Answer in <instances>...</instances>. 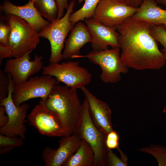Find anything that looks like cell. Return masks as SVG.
Masks as SVG:
<instances>
[{
  "label": "cell",
  "mask_w": 166,
  "mask_h": 166,
  "mask_svg": "<svg viewBox=\"0 0 166 166\" xmlns=\"http://www.w3.org/2000/svg\"><path fill=\"white\" fill-rule=\"evenodd\" d=\"M150 25L132 16L115 26L119 33L121 57L128 67L134 69H159L166 59L151 34Z\"/></svg>",
  "instance_id": "cell-1"
},
{
  "label": "cell",
  "mask_w": 166,
  "mask_h": 166,
  "mask_svg": "<svg viewBox=\"0 0 166 166\" xmlns=\"http://www.w3.org/2000/svg\"><path fill=\"white\" fill-rule=\"evenodd\" d=\"M44 102L60 121L66 136L72 135L79 124L82 108L77 90L57 84Z\"/></svg>",
  "instance_id": "cell-2"
},
{
  "label": "cell",
  "mask_w": 166,
  "mask_h": 166,
  "mask_svg": "<svg viewBox=\"0 0 166 166\" xmlns=\"http://www.w3.org/2000/svg\"><path fill=\"white\" fill-rule=\"evenodd\" d=\"M6 17L11 31L7 45L0 47V66L3 59L20 57L35 49L40 42L39 32L27 22L14 15H7Z\"/></svg>",
  "instance_id": "cell-3"
},
{
  "label": "cell",
  "mask_w": 166,
  "mask_h": 166,
  "mask_svg": "<svg viewBox=\"0 0 166 166\" xmlns=\"http://www.w3.org/2000/svg\"><path fill=\"white\" fill-rule=\"evenodd\" d=\"M85 140L94 152L93 166H105L108 150L106 145L107 135L100 130L94 123L86 98L82 105L81 116L77 127L73 133Z\"/></svg>",
  "instance_id": "cell-4"
},
{
  "label": "cell",
  "mask_w": 166,
  "mask_h": 166,
  "mask_svg": "<svg viewBox=\"0 0 166 166\" xmlns=\"http://www.w3.org/2000/svg\"><path fill=\"white\" fill-rule=\"evenodd\" d=\"M120 48L102 50H93L84 56L79 55L76 58L85 57L92 63L101 67L100 79L105 83L114 84L120 81L122 73H127L128 67L121 57Z\"/></svg>",
  "instance_id": "cell-5"
},
{
  "label": "cell",
  "mask_w": 166,
  "mask_h": 166,
  "mask_svg": "<svg viewBox=\"0 0 166 166\" xmlns=\"http://www.w3.org/2000/svg\"><path fill=\"white\" fill-rule=\"evenodd\" d=\"M75 0H72L64 16L56 18L39 32L40 37L48 39L50 45V63H59L62 60V50L64 47L65 39L74 25L69 20V17L73 12Z\"/></svg>",
  "instance_id": "cell-6"
},
{
  "label": "cell",
  "mask_w": 166,
  "mask_h": 166,
  "mask_svg": "<svg viewBox=\"0 0 166 166\" xmlns=\"http://www.w3.org/2000/svg\"><path fill=\"white\" fill-rule=\"evenodd\" d=\"M43 75H48L57 79L72 89L77 90L90 83L92 75L88 70L74 61L50 63L43 66Z\"/></svg>",
  "instance_id": "cell-7"
},
{
  "label": "cell",
  "mask_w": 166,
  "mask_h": 166,
  "mask_svg": "<svg viewBox=\"0 0 166 166\" xmlns=\"http://www.w3.org/2000/svg\"><path fill=\"white\" fill-rule=\"evenodd\" d=\"M7 75L9 80L8 95L0 102V105L5 107L8 120L5 125L0 127V133L9 136H19L24 140L26 139L27 131L25 124L26 122V119L29 106L25 103H22L18 106L15 105L12 97L16 84L10 74H7Z\"/></svg>",
  "instance_id": "cell-8"
},
{
  "label": "cell",
  "mask_w": 166,
  "mask_h": 166,
  "mask_svg": "<svg viewBox=\"0 0 166 166\" xmlns=\"http://www.w3.org/2000/svg\"><path fill=\"white\" fill-rule=\"evenodd\" d=\"M59 83L57 78L48 75L32 77L15 86L12 97L14 103L18 106L30 99L38 97L44 101Z\"/></svg>",
  "instance_id": "cell-9"
},
{
  "label": "cell",
  "mask_w": 166,
  "mask_h": 166,
  "mask_svg": "<svg viewBox=\"0 0 166 166\" xmlns=\"http://www.w3.org/2000/svg\"><path fill=\"white\" fill-rule=\"evenodd\" d=\"M27 119L30 124L42 135L50 137L66 136L64 128L57 116L45 106L42 100L27 116Z\"/></svg>",
  "instance_id": "cell-10"
},
{
  "label": "cell",
  "mask_w": 166,
  "mask_h": 166,
  "mask_svg": "<svg viewBox=\"0 0 166 166\" xmlns=\"http://www.w3.org/2000/svg\"><path fill=\"white\" fill-rule=\"evenodd\" d=\"M138 8L128 6L120 0H100L93 18L105 25L115 27L132 16Z\"/></svg>",
  "instance_id": "cell-11"
},
{
  "label": "cell",
  "mask_w": 166,
  "mask_h": 166,
  "mask_svg": "<svg viewBox=\"0 0 166 166\" xmlns=\"http://www.w3.org/2000/svg\"><path fill=\"white\" fill-rule=\"evenodd\" d=\"M30 50L17 58H9L6 61L4 72L9 74L16 85L22 84L28 80L30 77L42 69L43 56L35 55L34 60H30Z\"/></svg>",
  "instance_id": "cell-12"
},
{
  "label": "cell",
  "mask_w": 166,
  "mask_h": 166,
  "mask_svg": "<svg viewBox=\"0 0 166 166\" xmlns=\"http://www.w3.org/2000/svg\"><path fill=\"white\" fill-rule=\"evenodd\" d=\"M84 21L91 35L93 50H106L109 46L112 49L120 48L119 33L115 27L105 25L93 18Z\"/></svg>",
  "instance_id": "cell-13"
},
{
  "label": "cell",
  "mask_w": 166,
  "mask_h": 166,
  "mask_svg": "<svg viewBox=\"0 0 166 166\" xmlns=\"http://www.w3.org/2000/svg\"><path fill=\"white\" fill-rule=\"evenodd\" d=\"M77 135L62 136L59 141V146L54 149L46 147L43 149L42 158L45 166H61L77 151L81 141Z\"/></svg>",
  "instance_id": "cell-14"
},
{
  "label": "cell",
  "mask_w": 166,
  "mask_h": 166,
  "mask_svg": "<svg viewBox=\"0 0 166 166\" xmlns=\"http://www.w3.org/2000/svg\"><path fill=\"white\" fill-rule=\"evenodd\" d=\"M87 100L92 119L96 126L106 134L113 129L111 110L105 102L97 98L85 86L81 88Z\"/></svg>",
  "instance_id": "cell-15"
},
{
  "label": "cell",
  "mask_w": 166,
  "mask_h": 166,
  "mask_svg": "<svg viewBox=\"0 0 166 166\" xmlns=\"http://www.w3.org/2000/svg\"><path fill=\"white\" fill-rule=\"evenodd\" d=\"M0 9L6 15H14L24 20L38 32L50 22L43 18L30 1L24 5L19 6L5 0L0 5Z\"/></svg>",
  "instance_id": "cell-16"
},
{
  "label": "cell",
  "mask_w": 166,
  "mask_h": 166,
  "mask_svg": "<svg viewBox=\"0 0 166 166\" xmlns=\"http://www.w3.org/2000/svg\"><path fill=\"white\" fill-rule=\"evenodd\" d=\"M91 40V35L85 23L82 21L77 22L65 40L62 60L76 58L79 55L81 49Z\"/></svg>",
  "instance_id": "cell-17"
},
{
  "label": "cell",
  "mask_w": 166,
  "mask_h": 166,
  "mask_svg": "<svg viewBox=\"0 0 166 166\" xmlns=\"http://www.w3.org/2000/svg\"><path fill=\"white\" fill-rule=\"evenodd\" d=\"M157 3L154 0H144L132 17L150 25L164 24L166 22V10L158 6Z\"/></svg>",
  "instance_id": "cell-18"
},
{
  "label": "cell",
  "mask_w": 166,
  "mask_h": 166,
  "mask_svg": "<svg viewBox=\"0 0 166 166\" xmlns=\"http://www.w3.org/2000/svg\"><path fill=\"white\" fill-rule=\"evenodd\" d=\"M94 163L93 150L88 142L81 140L75 153L69 158L63 166H93Z\"/></svg>",
  "instance_id": "cell-19"
},
{
  "label": "cell",
  "mask_w": 166,
  "mask_h": 166,
  "mask_svg": "<svg viewBox=\"0 0 166 166\" xmlns=\"http://www.w3.org/2000/svg\"><path fill=\"white\" fill-rule=\"evenodd\" d=\"M39 14L49 22L56 19L58 11L57 0H29Z\"/></svg>",
  "instance_id": "cell-20"
},
{
  "label": "cell",
  "mask_w": 166,
  "mask_h": 166,
  "mask_svg": "<svg viewBox=\"0 0 166 166\" xmlns=\"http://www.w3.org/2000/svg\"><path fill=\"white\" fill-rule=\"evenodd\" d=\"M100 0H78L79 3L84 1V4L80 9L71 14L69 17L70 21L75 25L79 21L93 18Z\"/></svg>",
  "instance_id": "cell-21"
},
{
  "label": "cell",
  "mask_w": 166,
  "mask_h": 166,
  "mask_svg": "<svg viewBox=\"0 0 166 166\" xmlns=\"http://www.w3.org/2000/svg\"><path fill=\"white\" fill-rule=\"evenodd\" d=\"M137 151L148 153L156 159L159 166H166V147L163 145L152 144L140 148Z\"/></svg>",
  "instance_id": "cell-22"
},
{
  "label": "cell",
  "mask_w": 166,
  "mask_h": 166,
  "mask_svg": "<svg viewBox=\"0 0 166 166\" xmlns=\"http://www.w3.org/2000/svg\"><path fill=\"white\" fill-rule=\"evenodd\" d=\"M23 140L17 136H9L0 134V155L8 152L15 147L22 146L24 144Z\"/></svg>",
  "instance_id": "cell-23"
},
{
  "label": "cell",
  "mask_w": 166,
  "mask_h": 166,
  "mask_svg": "<svg viewBox=\"0 0 166 166\" xmlns=\"http://www.w3.org/2000/svg\"><path fill=\"white\" fill-rule=\"evenodd\" d=\"M151 34L163 47L161 51L166 59V26L164 24L150 25Z\"/></svg>",
  "instance_id": "cell-24"
},
{
  "label": "cell",
  "mask_w": 166,
  "mask_h": 166,
  "mask_svg": "<svg viewBox=\"0 0 166 166\" xmlns=\"http://www.w3.org/2000/svg\"><path fill=\"white\" fill-rule=\"evenodd\" d=\"M11 31L10 24L6 16H1L0 22V47L6 46L8 42Z\"/></svg>",
  "instance_id": "cell-25"
},
{
  "label": "cell",
  "mask_w": 166,
  "mask_h": 166,
  "mask_svg": "<svg viewBox=\"0 0 166 166\" xmlns=\"http://www.w3.org/2000/svg\"><path fill=\"white\" fill-rule=\"evenodd\" d=\"M127 161L121 157H118L113 152L111 149L108 148L106 166H127Z\"/></svg>",
  "instance_id": "cell-26"
},
{
  "label": "cell",
  "mask_w": 166,
  "mask_h": 166,
  "mask_svg": "<svg viewBox=\"0 0 166 166\" xmlns=\"http://www.w3.org/2000/svg\"><path fill=\"white\" fill-rule=\"evenodd\" d=\"M9 80L7 76L2 70H0V102L8 96Z\"/></svg>",
  "instance_id": "cell-27"
},
{
  "label": "cell",
  "mask_w": 166,
  "mask_h": 166,
  "mask_svg": "<svg viewBox=\"0 0 166 166\" xmlns=\"http://www.w3.org/2000/svg\"><path fill=\"white\" fill-rule=\"evenodd\" d=\"M119 136L117 133L113 130L108 133L106 139V145L107 148L109 149H117L119 147Z\"/></svg>",
  "instance_id": "cell-28"
},
{
  "label": "cell",
  "mask_w": 166,
  "mask_h": 166,
  "mask_svg": "<svg viewBox=\"0 0 166 166\" xmlns=\"http://www.w3.org/2000/svg\"><path fill=\"white\" fill-rule=\"evenodd\" d=\"M57 0L58 6V11L57 18L59 19L64 16V10L65 9H68L69 4L68 3V0Z\"/></svg>",
  "instance_id": "cell-29"
},
{
  "label": "cell",
  "mask_w": 166,
  "mask_h": 166,
  "mask_svg": "<svg viewBox=\"0 0 166 166\" xmlns=\"http://www.w3.org/2000/svg\"><path fill=\"white\" fill-rule=\"evenodd\" d=\"M6 113V112L5 107L0 105V127L5 125L8 122V117L7 115H5Z\"/></svg>",
  "instance_id": "cell-30"
},
{
  "label": "cell",
  "mask_w": 166,
  "mask_h": 166,
  "mask_svg": "<svg viewBox=\"0 0 166 166\" xmlns=\"http://www.w3.org/2000/svg\"><path fill=\"white\" fill-rule=\"evenodd\" d=\"M127 6L134 8H138L144 0H120Z\"/></svg>",
  "instance_id": "cell-31"
},
{
  "label": "cell",
  "mask_w": 166,
  "mask_h": 166,
  "mask_svg": "<svg viewBox=\"0 0 166 166\" xmlns=\"http://www.w3.org/2000/svg\"><path fill=\"white\" fill-rule=\"evenodd\" d=\"M156 1L158 3L166 6V0H156Z\"/></svg>",
  "instance_id": "cell-32"
},
{
  "label": "cell",
  "mask_w": 166,
  "mask_h": 166,
  "mask_svg": "<svg viewBox=\"0 0 166 166\" xmlns=\"http://www.w3.org/2000/svg\"><path fill=\"white\" fill-rule=\"evenodd\" d=\"M163 111L164 113H166V106L164 107Z\"/></svg>",
  "instance_id": "cell-33"
},
{
  "label": "cell",
  "mask_w": 166,
  "mask_h": 166,
  "mask_svg": "<svg viewBox=\"0 0 166 166\" xmlns=\"http://www.w3.org/2000/svg\"><path fill=\"white\" fill-rule=\"evenodd\" d=\"M164 25L166 26V22L164 23Z\"/></svg>",
  "instance_id": "cell-34"
},
{
  "label": "cell",
  "mask_w": 166,
  "mask_h": 166,
  "mask_svg": "<svg viewBox=\"0 0 166 166\" xmlns=\"http://www.w3.org/2000/svg\"><path fill=\"white\" fill-rule=\"evenodd\" d=\"M165 141H166V137H165Z\"/></svg>",
  "instance_id": "cell-35"
},
{
  "label": "cell",
  "mask_w": 166,
  "mask_h": 166,
  "mask_svg": "<svg viewBox=\"0 0 166 166\" xmlns=\"http://www.w3.org/2000/svg\"></svg>",
  "instance_id": "cell-36"
}]
</instances>
